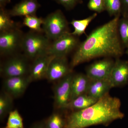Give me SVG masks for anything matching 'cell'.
Listing matches in <instances>:
<instances>
[{"mask_svg":"<svg viewBox=\"0 0 128 128\" xmlns=\"http://www.w3.org/2000/svg\"><path fill=\"white\" fill-rule=\"evenodd\" d=\"M68 10L72 9L79 2V0H52Z\"/></svg>","mask_w":128,"mask_h":128,"instance_id":"4316f807","label":"cell"},{"mask_svg":"<svg viewBox=\"0 0 128 128\" xmlns=\"http://www.w3.org/2000/svg\"><path fill=\"white\" fill-rule=\"evenodd\" d=\"M108 80L112 88L127 84L128 83V62L118 58L114 62Z\"/></svg>","mask_w":128,"mask_h":128,"instance_id":"7c38bea8","label":"cell"},{"mask_svg":"<svg viewBox=\"0 0 128 128\" xmlns=\"http://www.w3.org/2000/svg\"><path fill=\"white\" fill-rule=\"evenodd\" d=\"M112 88L108 79L90 80L86 94L98 100L108 93Z\"/></svg>","mask_w":128,"mask_h":128,"instance_id":"9a60e30c","label":"cell"},{"mask_svg":"<svg viewBox=\"0 0 128 128\" xmlns=\"http://www.w3.org/2000/svg\"><path fill=\"white\" fill-rule=\"evenodd\" d=\"M119 16L96 28L76 48L70 64L72 68L83 62L102 57L118 58L124 48L118 30Z\"/></svg>","mask_w":128,"mask_h":128,"instance_id":"6da1fadb","label":"cell"},{"mask_svg":"<svg viewBox=\"0 0 128 128\" xmlns=\"http://www.w3.org/2000/svg\"><path fill=\"white\" fill-rule=\"evenodd\" d=\"M121 106L119 98L108 93L90 106L68 114L64 128H85L122 119L124 114L120 110Z\"/></svg>","mask_w":128,"mask_h":128,"instance_id":"7a4b0ae2","label":"cell"},{"mask_svg":"<svg viewBox=\"0 0 128 128\" xmlns=\"http://www.w3.org/2000/svg\"><path fill=\"white\" fill-rule=\"evenodd\" d=\"M2 128H24L23 118L18 110L15 109L9 113L6 124Z\"/></svg>","mask_w":128,"mask_h":128,"instance_id":"cb8c5ba5","label":"cell"},{"mask_svg":"<svg viewBox=\"0 0 128 128\" xmlns=\"http://www.w3.org/2000/svg\"><path fill=\"white\" fill-rule=\"evenodd\" d=\"M32 81L28 76L5 78L3 82V90L17 98L22 96Z\"/></svg>","mask_w":128,"mask_h":128,"instance_id":"30bf717a","label":"cell"},{"mask_svg":"<svg viewBox=\"0 0 128 128\" xmlns=\"http://www.w3.org/2000/svg\"><path fill=\"white\" fill-rule=\"evenodd\" d=\"M97 16L96 13H94L88 17L81 19H73L70 22L74 28V32L71 33L74 36L78 37L85 33L86 29L90 23Z\"/></svg>","mask_w":128,"mask_h":128,"instance_id":"d6986e66","label":"cell"},{"mask_svg":"<svg viewBox=\"0 0 128 128\" xmlns=\"http://www.w3.org/2000/svg\"><path fill=\"white\" fill-rule=\"evenodd\" d=\"M11 0H0V8H4L11 2Z\"/></svg>","mask_w":128,"mask_h":128,"instance_id":"f546056e","label":"cell"},{"mask_svg":"<svg viewBox=\"0 0 128 128\" xmlns=\"http://www.w3.org/2000/svg\"><path fill=\"white\" fill-rule=\"evenodd\" d=\"M40 7L38 0H22L9 10V13L11 16H35Z\"/></svg>","mask_w":128,"mask_h":128,"instance_id":"5bb4252c","label":"cell"},{"mask_svg":"<svg viewBox=\"0 0 128 128\" xmlns=\"http://www.w3.org/2000/svg\"><path fill=\"white\" fill-rule=\"evenodd\" d=\"M120 38L124 48L128 46V14L120 18L118 24Z\"/></svg>","mask_w":128,"mask_h":128,"instance_id":"7402d4cb","label":"cell"},{"mask_svg":"<svg viewBox=\"0 0 128 128\" xmlns=\"http://www.w3.org/2000/svg\"><path fill=\"white\" fill-rule=\"evenodd\" d=\"M43 34L30 30L24 35L22 50L28 59L48 54L52 42Z\"/></svg>","mask_w":128,"mask_h":128,"instance_id":"3957f363","label":"cell"},{"mask_svg":"<svg viewBox=\"0 0 128 128\" xmlns=\"http://www.w3.org/2000/svg\"><path fill=\"white\" fill-rule=\"evenodd\" d=\"M127 48V50H126V53L128 56V47H127V48Z\"/></svg>","mask_w":128,"mask_h":128,"instance_id":"4dcf8cb0","label":"cell"},{"mask_svg":"<svg viewBox=\"0 0 128 128\" xmlns=\"http://www.w3.org/2000/svg\"><path fill=\"white\" fill-rule=\"evenodd\" d=\"M98 100L84 94L72 100L66 107V110L72 112L86 109L96 103Z\"/></svg>","mask_w":128,"mask_h":128,"instance_id":"e0dca14e","label":"cell"},{"mask_svg":"<svg viewBox=\"0 0 128 128\" xmlns=\"http://www.w3.org/2000/svg\"><path fill=\"white\" fill-rule=\"evenodd\" d=\"M90 79L86 74H73L71 82V99L78 96L86 94Z\"/></svg>","mask_w":128,"mask_h":128,"instance_id":"2e32d148","label":"cell"},{"mask_svg":"<svg viewBox=\"0 0 128 128\" xmlns=\"http://www.w3.org/2000/svg\"><path fill=\"white\" fill-rule=\"evenodd\" d=\"M44 18H38L35 16H26L24 18L23 24L29 28L30 30L39 33H43L42 26Z\"/></svg>","mask_w":128,"mask_h":128,"instance_id":"603a6c76","label":"cell"},{"mask_svg":"<svg viewBox=\"0 0 128 128\" xmlns=\"http://www.w3.org/2000/svg\"><path fill=\"white\" fill-rule=\"evenodd\" d=\"M24 34L19 27L0 32V55L9 57L22 50Z\"/></svg>","mask_w":128,"mask_h":128,"instance_id":"8992f818","label":"cell"},{"mask_svg":"<svg viewBox=\"0 0 128 128\" xmlns=\"http://www.w3.org/2000/svg\"><path fill=\"white\" fill-rule=\"evenodd\" d=\"M9 10L0 8V32H5L18 27L16 22L11 18Z\"/></svg>","mask_w":128,"mask_h":128,"instance_id":"ffe728a7","label":"cell"},{"mask_svg":"<svg viewBox=\"0 0 128 128\" xmlns=\"http://www.w3.org/2000/svg\"><path fill=\"white\" fill-rule=\"evenodd\" d=\"M14 98L2 90L0 94V121L2 122L12 111Z\"/></svg>","mask_w":128,"mask_h":128,"instance_id":"ac0fdd59","label":"cell"},{"mask_svg":"<svg viewBox=\"0 0 128 128\" xmlns=\"http://www.w3.org/2000/svg\"><path fill=\"white\" fill-rule=\"evenodd\" d=\"M45 120L46 119L37 121L33 124L28 128H46Z\"/></svg>","mask_w":128,"mask_h":128,"instance_id":"83f0119b","label":"cell"},{"mask_svg":"<svg viewBox=\"0 0 128 128\" xmlns=\"http://www.w3.org/2000/svg\"><path fill=\"white\" fill-rule=\"evenodd\" d=\"M80 44L78 37L69 32L52 41L48 54L55 57H66L69 53L77 48Z\"/></svg>","mask_w":128,"mask_h":128,"instance_id":"ba28073f","label":"cell"},{"mask_svg":"<svg viewBox=\"0 0 128 128\" xmlns=\"http://www.w3.org/2000/svg\"><path fill=\"white\" fill-rule=\"evenodd\" d=\"M28 60L24 54L9 56L1 65V75L5 78L28 76L31 65Z\"/></svg>","mask_w":128,"mask_h":128,"instance_id":"5b68a950","label":"cell"},{"mask_svg":"<svg viewBox=\"0 0 128 128\" xmlns=\"http://www.w3.org/2000/svg\"><path fill=\"white\" fill-rule=\"evenodd\" d=\"M104 2L105 10L110 16H120L122 12V0H104Z\"/></svg>","mask_w":128,"mask_h":128,"instance_id":"d4e9b609","label":"cell"},{"mask_svg":"<svg viewBox=\"0 0 128 128\" xmlns=\"http://www.w3.org/2000/svg\"><path fill=\"white\" fill-rule=\"evenodd\" d=\"M114 63L110 58L96 61L88 67L86 74L91 80H108Z\"/></svg>","mask_w":128,"mask_h":128,"instance_id":"8fae6325","label":"cell"},{"mask_svg":"<svg viewBox=\"0 0 128 128\" xmlns=\"http://www.w3.org/2000/svg\"><path fill=\"white\" fill-rule=\"evenodd\" d=\"M66 124V117L58 112H54L46 119V128H64Z\"/></svg>","mask_w":128,"mask_h":128,"instance_id":"44dd1931","label":"cell"},{"mask_svg":"<svg viewBox=\"0 0 128 128\" xmlns=\"http://www.w3.org/2000/svg\"><path fill=\"white\" fill-rule=\"evenodd\" d=\"M72 72L66 57H55L50 64L46 78L50 82H55Z\"/></svg>","mask_w":128,"mask_h":128,"instance_id":"9c48e42d","label":"cell"},{"mask_svg":"<svg viewBox=\"0 0 128 128\" xmlns=\"http://www.w3.org/2000/svg\"><path fill=\"white\" fill-rule=\"evenodd\" d=\"M74 74L70 73L59 80L53 88L54 106L56 109L66 110L71 99V82Z\"/></svg>","mask_w":128,"mask_h":128,"instance_id":"52a82bcc","label":"cell"},{"mask_svg":"<svg viewBox=\"0 0 128 128\" xmlns=\"http://www.w3.org/2000/svg\"><path fill=\"white\" fill-rule=\"evenodd\" d=\"M42 28L44 34L51 41L70 32L68 22L60 10H56L44 18Z\"/></svg>","mask_w":128,"mask_h":128,"instance_id":"277c9868","label":"cell"},{"mask_svg":"<svg viewBox=\"0 0 128 128\" xmlns=\"http://www.w3.org/2000/svg\"><path fill=\"white\" fill-rule=\"evenodd\" d=\"M54 57L53 56L46 54L33 60L28 75L32 82L46 78L50 64Z\"/></svg>","mask_w":128,"mask_h":128,"instance_id":"4fadbf2b","label":"cell"},{"mask_svg":"<svg viewBox=\"0 0 128 128\" xmlns=\"http://www.w3.org/2000/svg\"><path fill=\"white\" fill-rule=\"evenodd\" d=\"M88 7L92 11L100 13L105 10L104 0H89Z\"/></svg>","mask_w":128,"mask_h":128,"instance_id":"484cf974","label":"cell"},{"mask_svg":"<svg viewBox=\"0 0 128 128\" xmlns=\"http://www.w3.org/2000/svg\"><path fill=\"white\" fill-rule=\"evenodd\" d=\"M122 9L121 14L122 16L128 14V0H122Z\"/></svg>","mask_w":128,"mask_h":128,"instance_id":"f1b7e54d","label":"cell"}]
</instances>
